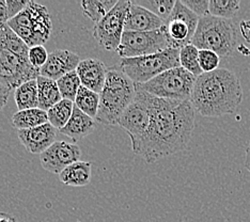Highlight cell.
<instances>
[{"label":"cell","mask_w":250,"mask_h":222,"mask_svg":"<svg viewBox=\"0 0 250 222\" xmlns=\"http://www.w3.org/2000/svg\"><path fill=\"white\" fill-rule=\"evenodd\" d=\"M145 93L150 124L133 152L146 163H153L186 149L195 128L196 110L190 101L166 100Z\"/></svg>","instance_id":"obj_1"},{"label":"cell","mask_w":250,"mask_h":222,"mask_svg":"<svg viewBox=\"0 0 250 222\" xmlns=\"http://www.w3.org/2000/svg\"><path fill=\"white\" fill-rule=\"evenodd\" d=\"M243 101L240 78L228 68L203 73L196 81L190 102L206 118L231 115Z\"/></svg>","instance_id":"obj_2"},{"label":"cell","mask_w":250,"mask_h":222,"mask_svg":"<svg viewBox=\"0 0 250 222\" xmlns=\"http://www.w3.org/2000/svg\"><path fill=\"white\" fill-rule=\"evenodd\" d=\"M136 96V84L116 67L108 68L95 120L104 125H118L123 112Z\"/></svg>","instance_id":"obj_3"},{"label":"cell","mask_w":250,"mask_h":222,"mask_svg":"<svg viewBox=\"0 0 250 222\" xmlns=\"http://www.w3.org/2000/svg\"><path fill=\"white\" fill-rule=\"evenodd\" d=\"M237 43V30L230 20L212 15L200 17L191 44L199 50H212L219 57H229Z\"/></svg>","instance_id":"obj_4"},{"label":"cell","mask_w":250,"mask_h":222,"mask_svg":"<svg viewBox=\"0 0 250 222\" xmlns=\"http://www.w3.org/2000/svg\"><path fill=\"white\" fill-rule=\"evenodd\" d=\"M8 26L29 48L46 43L53 31L48 9L33 1H29L22 12L10 20Z\"/></svg>","instance_id":"obj_5"},{"label":"cell","mask_w":250,"mask_h":222,"mask_svg":"<svg viewBox=\"0 0 250 222\" xmlns=\"http://www.w3.org/2000/svg\"><path fill=\"white\" fill-rule=\"evenodd\" d=\"M180 66V49L167 48L161 53L122 59L120 70L135 84H143L164 72Z\"/></svg>","instance_id":"obj_6"},{"label":"cell","mask_w":250,"mask_h":222,"mask_svg":"<svg viewBox=\"0 0 250 222\" xmlns=\"http://www.w3.org/2000/svg\"><path fill=\"white\" fill-rule=\"evenodd\" d=\"M197 77L183 67H174L136 88L156 98L173 101H190Z\"/></svg>","instance_id":"obj_7"},{"label":"cell","mask_w":250,"mask_h":222,"mask_svg":"<svg viewBox=\"0 0 250 222\" xmlns=\"http://www.w3.org/2000/svg\"><path fill=\"white\" fill-rule=\"evenodd\" d=\"M167 48L170 47L163 26L154 31H124L117 53L122 59H127L157 54Z\"/></svg>","instance_id":"obj_8"},{"label":"cell","mask_w":250,"mask_h":222,"mask_svg":"<svg viewBox=\"0 0 250 222\" xmlns=\"http://www.w3.org/2000/svg\"><path fill=\"white\" fill-rule=\"evenodd\" d=\"M200 17L190 11L182 1H177L171 15L165 21L164 29L170 48L181 49L191 44Z\"/></svg>","instance_id":"obj_9"},{"label":"cell","mask_w":250,"mask_h":222,"mask_svg":"<svg viewBox=\"0 0 250 222\" xmlns=\"http://www.w3.org/2000/svg\"><path fill=\"white\" fill-rule=\"evenodd\" d=\"M129 7L130 1L120 0L103 20L95 24L92 34L101 47L106 50L117 51L125 31L124 24Z\"/></svg>","instance_id":"obj_10"},{"label":"cell","mask_w":250,"mask_h":222,"mask_svg":"<svg viewBox=\"0 0 250 222\" xmlns=\"http://www.w3.org/2000/svg\"><path fill=\"white\" fill-rule=\"evenodd\" d=\"M39 76L40 70L30 64L29 59L0 44V83L16 90Z\"/></svg>","instance_id":"obj_11"},{"label":"cell","mask_w":250,"mask_h":222,"mask_svg":"<svg viewBox=\"0 0 250 222\" xmlns=\"http://www.w3.org/2000/svg\"><path fill=\"white\" fill-rule=\"evenodd\" d=\"M150 124V111L147 108L145 91L136 88V96L123 112L118 125L126 130L132 142V149L139 143Z\"/></svg>","instance_id":"obj_12"},{"label":"cell","mask_w":250,"mask_h":222,"mask_svg":"<svg viewBox=\"0 0 250 222\" xmlns=\"http://www.w3.org/2000/svg\"><path fill=\"white\" fill-rule=\"evenodd\" d=\"M81 157L82 150L76 143L56 141L40 155V161L45 170L59 175L70 164L79 161Z\"/></svg>","instance_id":"obj_13"},{"label":"cell","mask_w":250,"mask_h":222,"mask_svg":"<svg viewBox=\"0 0 250 222\" xmlns=\"http://www.w3.org/2000/svg\"><path fill=\"white\" fill-rule=\"evenodd\" d=\"M57 132L58 129H56L52 124L46 123L30 129L18 130V136L28 152L33 155H41L55 143Z\"/></svg>","instance_id":"obj_14"},{"label":"cell","mask_w":250,"mask_h":222,"mask_svg":"<svg viewBox=\"0 0 250 222\" xmlns=\"http://www.w3.org/2000/svg\"><path fill=\"white\" fill-rule=\"evenodd\" d=\"M81 61L82 60L79 59V57L74 54L73 51L65 49L52 51L48 55L46 63L40 70V76L57 81L66 74L76 71Z\"/></svg>","instance_id":"obj_15"},{"label":"cell","mask_w":250,"mask_h":222,"mask_svg":"<svg viewBox=\"0 0 250 222\" xmlns=\"http://www.w3.org/2000/svg\"><path fill=\"white\" fill-rule=\"evenodd\" d=\"M82 85L87 89L101 93L104 88L108 68L99 59L89 58L79 62L76 68Z\"/></svg>","instance_id":"obj_16"},{"label":"cell","mask_w":250,"mask_h":222,"mask_svg":"<svg viewBox=\"0 0 250 222\" xmlns=\"http://www.w3.org/2000/svg\"><path fill=\"white\" fill-rule=\"evenodd\" d=\"M165 25L160 17L150 12L149 10L130 1V7L125 19L124 30L146 32L158 30Z\"/></svg>","instance_id":"obj_17"},{"label":"cell","mask_w":250,"mask_h":222,"mask_svg":"<svg viewBox=\"0 0 250 222\" xmlns=\"http://www.w3.org/2000/svg\"><path fill=\"white\" fill-rule=\"evenodd\" d=\"M94 119L90 118L86 113L81 111L74 105V109L70 121L59 132L66 137H69L74 142L83 139L95 129Z\"/></svg>","instance_id":"obj_18"},{"label":"cell","mask_w":250,"mask_h":222,"mask_svg":"<svg viewBox=\"0 0 250 222\" xmlns=\"http://www.w3.org/2000/svg\"><path fill=\"white\" fill-rule=\"evenodd\" d=\"M92 176V163L90 161H76L65 168L59 174L62 183L72 187L87 186Z\"/></svg>","instance_id":"obj_19"},{"label":"cell","mask_w":250,"mask_h":222,"mask_svg":"<svg viewBox=\"0 0 250 222\" xmlns=\"http://www.w3.org/2000/svg\"><path fill=\"white\" fill-rule=\"evenodd\" d=\"M38 94H39V108L44 111H48L62 101V96L57 81L43 76H39L38 79Z\"/></svg>","instance_id":"obj_20"},{"label":"cell","mask_w":250,"mask_h":222,"mask_svg":"<svg viewBox=\"0 0 250 222\" xmlns=\"http://www.w3.org/2000/svg\"><path fill=\"white\" fill-rule=\"evenodd\" d=\"M46 123H48L47 112L40 108L18 111L12 117V125L18 130L30 129Z\"/></svg>","instance_id":"obj_21"},{"label":"cell","mask_w":250,"mask_h":222,"mask_svg":"<svg viewBox=\"0 0 250 222\" xmlns=\"http://www.w3.org/2000/svg\"><path fill=\"white\" fill-rule=\"evenodd\" d=\"M14 100L19 111L39 108V94L37 79L29 81L15 90Z\"/></svg>","instance_id":"obj_22"},{"label":"cell","mask_w":250,"mask_h":222,"mask_svg":"<svg viewBox=\"0 0 250 222\" xmlns=\"http://www.w3.org/2000/svg\"><path fill=\"white\" fill-rule=\"evenodd\" d=\"M74 105L90 118L95 119L98 116L100 107V94L87 89L83 85H81Z\"/></svg>","instance_id":"obj_23"},{"label":"cell","mask_w":250,"mask_h":222,"mask_svg":"<svg viewBox=\"0 0 250 222\" xmlns=\"http://www.w3.org/2000/svg\"><path fill=\"white\" fill-rule=\"evenodd\" d=\"M74 109V102L69 100H62L47 111L48 123L56 129H62L70 121Z\"/></svg>","instance_id":"obj_24"},{"label":"cell","mask_w":250,"mask_h":222,"mask_svg":"<svg viewBox=\"0 0 250 222\" xmlns=\"http://www.w3.org/2000/svg\"><path fill=\"white\" fill-rule=\"evenodd\" d=\"M117 3V0H92V1H83L81 4L83 15L98 24Z\"/></svg>","instance_id":"obj_25"},{"label":"cell","mask_w":250,"mask_h":222,"mask_svg":"<svg viewBox=\"0 0 250 222\" xmlns=\"http://www.w3.org/2000/svg\"><path fill=\"white\" fill-rule=\"evenodd\" d=\"M180 66L197 78L203 74L199 64V49L192 44L186 45L180 49Z\"/></svg>","instance_id":"obj_26"},{"label":"cell","mask_w":250,"mask_h":222,"mask_svg":"<svg viewBox=\"0 0 250 222\" xmlns=\"http://www.w3.org/2000/svg\"><path fill=\"white\" fill-rule=\"evenodd\" d=\"M241 8L240 0H211L208 14L219 19L230 20Z\"/></svg>","instance_id":"obj_27"},{"label":"cell","mask_w":250,"mask_h":222,"mask_svg":"<svg viewBox=\"0 0 250 222\" xmlns=\"http://www.w3.org/2000/svg\"><path fill=\"white\" fill-rule=\"evenodd\" d=\"M57 84H58L62 99L72 101L73 102L75 101L77 92L82 85L76 71H73L61 77L59 81H57Z\"/></svg>","instance_id":"obj_28"},{"label":"cell","mask_w":250,"mask_h":222,"mask_svg":"<svg viewBox=\"0 0 250 222\" xmlns=\"http://www.w3.org/2000/svg\"><path fill=\"white\" fill-rule=\"evenodd\" d=\"M132 2L146 8L153 14L160 17L161 20L166 21L169 16L171 15L177 1H174V0H137V1Z\"/></svg>","instance_id":"obj_29"},{"label":"cell","mask_w":250,"mask_h":222,"mask_svg":"<svg viewBox=\"0 0 250 222\" xmlns=\"http://www.w3.org/2000/svg\"><path fill=\"white\" fill-rule=\"evenodd\" d=\"M220 57L212 50H199V64L203 73H209L218 70Z\"/></svg>","instance_id":"obj_30"},{"label":"cell","mask_w":250,"mask_h":222,"mask_svg":"<svg viewBox=\"0 0 250 222\" xmlns=\"http://www.w3.org/2000/svg\"><path fill=\"white\" fill-rule=\"evenodd\" d=\"M48 53L46 48L44 47V45H39V46L31 47L29 49V54H28V59H29L30 64L38 68V70H41V68L46 63L48 59Z\"/></svg>","instance_id":"obj_31"},{"label":"cell","mask_w":250,"mask_h":222,"mask_svg":"<svg viewBox=\"0 0 250 222\" xmlns=\"http://www.w3.org/2000/svg\"><path fill=\"white\" fill-rule=\"evenodd\" d=\"M181 1L199 17L208 15L209 1L208 0H181Z\"/></svg>","instance_id":"obj_32"},{"label":"cell","mask_w":250,"mask_h":222,"mask_svg":"<svg viewBox=\"0 0 250 222\" xmlns=\"http://www.w3.org/2000/svg\"><path fill=\"white\" fill-rule=\"evenodd\" d=\"M28 3H29V1H22V0H7V7L10 20H12L13 17L22 12V11L26 9Z\"/></svg>","instance_id":"obj_33"},{"label":"cell","mask_w":250,"mask_h":222,"mask_svg":"<svg viewBox=\"0 0 250 222\" xmlns=\"http://www.w3.org/2000/svg\"><path fill=\"white\" fill-rule=\"evenodd\" d=\"M11 91H12V89H10L7 85L0 83V111H1L4 106L8 104Z\"/></svg>","instance_id":"obj_34"},{"label":"cell","mask_w":250,"mask_h":222,"mask_svg":"<svg viewBox=\"0 0 250 222\" xmlns=\"http://www.w3.org/2000/svg\"><path fill=\"white\" fill-rule=\"evenodd\" d=\"M9 20L10 17L8 13L7 0H0V26L8 24Z\"/></svg>","instance_id":"obj_35"},{"label":"cell","mask_w":250,"mask_h":222,"mask_svg":"<svg viewBox=\"0 0 250 222\" xmlns=\"http://www.w3.org/2000/svg\"><path fill=\"white\" fill-rule=\"evenodd\" d=\"M240 28L244 39H245L248 43H250V20L242 21Z\"/></svg>","instance_id":"obj_36"},{"label":"cell","mask_w":250,"mask_h":222,"mask_svg":"<svg viewBox=\"0 0 250 222\" xmlns=\"http://www.w3.org/2000/svg\"><path fill=\"white\" fill-rule=\"evenodd\" d=\"M0 222H19V220L12 215L4 212H0Z\"/></svg>","instance_id":"obj_37"},{"label":"cell","mask_w":250,"mask_h":222,"mask_svg":"<svg viewBox=\"0 0 250 222\" xmlns=\"http://www.w3.org/2000/svg\"><path fill=\"white\" fill-rule=\"evenodd\" d=\"M245 167L246 169L250 172V141L249 144L246 149V158H245Z\"/></svg>","instance_id":"obj_38"}]
</instances>
